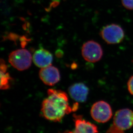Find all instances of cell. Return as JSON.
<instances>
[{
    "mask_svg": "<svg viewBox=\"0 0 133 133\" xmlns=\"http://www.w3.org/2000/svg\"><path fill=\"white\" fill-rule=\"evenodd\" d=\"M39 75L41 80L47 85H54L60 80L59 70L52 65L42 68L39 71Z\"/></svg>",
    "mask_w": 133,
    "mask_h": 133,
    "instance_id": "cell-7",
    "label": "cell"
},
{
    "mask_svg": "<svg viewBox=\"0 0 133 133\" xmlns=\"http://www.w3.org/2000/svg\"><path fill=\"white\" fill-rule=\"evenodd\" d=\"M31 54L26 49H18L10 53L9 62L14 68L19 71L28 69L31 65Z\"/></svg>",
    "mask_w": 133,
    "mask_h": 133,
    "instance_id": "cell-2",
    "label": "cell"
},
{
    "mask_svg": "<svg viewBox=\"0 0 133 133\" xmlns=\"http://www.w3.org/2000/svg\"><path fill=\"white\" fill-rule=\"evenodd\" d=\"M6 72L1 71V89L3 90L9 89L10 87L12 78L9 73Z\"/></svg>",
    "mask_w": 133,
    "mask_h": 133,
    "instance_id": "cell-11",
    "label": "cell"
},
{
    "mask_svg": "<svg viewBox=\"0 0 133 133\" xmlns=\"http://www.w3.org/2000/svg\"><path fill=\"white\" fill-rule=\"evenodd\" d=\"M113 125L121 131L129 129L133 126V111L125 108L116 112L113 118Z\"/></svg>",
    "mask_w": 133,
    "mask_h": 133,
    "instance_id": "cell-6",
    "label": "cell"
},
{
    "mask_svg": "<svg viewBox=\"0 0 133 133\" xmlns=\"http://www.w3.org/2000/svg\"><path fill=\"white\" fill-rule=\"evenodd\" d=\"M90 114L94 120L99 123L108 122L112 116V108L108 103L104 101L96 102L92 105Z\"/></svg>",
    "mask_w": 133,
    "mask_h": 133,
    "instance_id": "cell-3",
    "label": "cell"
},
{
    "mask_svg": "<svg viewBox=\"0 0 133 133\" xmlns=\"http://www.w3.org/2000/svg\"><path fill=\"white\" fill-rule=\"evenodd\" d=\"M48 96L43 101L42 114L46 119L53 122H60L65 115L72 110L69 104L67 94L61 90L50 89Z\"/></svg>",
    "mask_w": 133,
    "mask_h": 133,
    "instance_id": "cell-1",
    "label": "cell"
},
{
    "mask_svg": "<svg viewBox=\"0 0 133 133\" xmlns=\"http://www.w3.org/2000/svg\"><path fill=\"white\" fill-rule=\"evenodd\" d=\"M56 54L57 57H62L63 55V52L62 50H57Z\"/></svg>",
    "mask_w": 133,
    "mask_h": 133,
    "instance_id": "cell-14",
    "label": "cell"
},
{
    "mask_svg": "<svg viewBox=\"0 0 133 133\" xmlns=\"http://www.w3.org/2000/svg\"><path fill=\"white\" fill-rule=\"evenodd\" d=\"M123 6L126 9L133 10V0H121Z\"/></svg>",
    "mask_w": 133,
    "mask_h": 133,
    "instance_id": "cell-12",
    "label": "cell"
},
{
    "mask_svg": "<svg viewBox=\"0 0 133 133\" xmlns=\"http://www.w3.org/2000/svg\"><path fill=\"white\" fill-rule=\"evenodd\" d=\"M127 84L128 91L132 95H133V75L128 80Z\"/></svg>",
    "mask_w": 133,
    "mask_h": 133,
    "instance_id": "cell-13",
    "label": "cell"
},
{
    "mask_svg": "<svg viewBox=\"0 0 133 133\" xmlns=\"http://www.w3.org/2000/svg\"><path fill=\"white\" fill-rule=\"evenodd\" d=\"M68 90L69 95L74 101L83 103L87 100L89 94V89L84 84H74L69 87Z\"/></svg>",
    "mask_w": 133,
    "mask_h": 133,
    "instance_id": "cell-8",
    "label": "cell"
},
{
    "mask_svg": "<svg viewBox=\"0 0 133 133\" xmlns=\"http://www.w3.org/2000/svg\"><path fill=\"white\" fill-rule=\"evenodd\" d=\"M101 35L108 44H117L121 43L124 37V33L120 25L112 24L104 27L101 30Z\"/></svg>",
    "mask_w": 133,
    "mask_h": 133,
    "instance_id": "cell-4",
    "label": "cell"
},
{
    "mask_svg": "<svg viewBox=\"0 0 133 133\" xmlns=\"http://www.w3.org/2000/svg\"><path fill=\"white\" fill-rule=\"evenodd\" d=\"M75 128L72 133H97V126L78 116H75Z\"/></svg>",
    "mask_w": 133,
    "mask_h": 133,
    "instance_id": "cell-10",
    "label": "cell"
},
{
    "mask_svg": "<svg viewBox=\"0 0 133 133\" xmlns=\"http://www.w3.org/2000/svg\"><path fill=\"white\" fill-rule=\"evenodd\" d=\"M82 53L84 59L90 63L99 61L103 55V50L101 45L94 41L84 43L82 48Z\"/></svg>",
    "mask_w": 133,
    "mask_h": 133,
    "instance_id": "cell-5",
    "label": "cell"
},
{
    "mask_svg": "<svg viewBox=\"0 0 133 133\" xmlns=\"http://www.w3.org/2000/svg\"><path fill=\"white\" fill-rule=\"evenodd\" d=\"M33 61L35 65L39 68H43L50 66L53 61L51 54L45 49L37 50L33 56Z\"/></svg>",
    "mask_w": 133,
    "mask_h": 133,
    "instance_id": "cell-9",
    "label": "cell"
}]
</instances>
